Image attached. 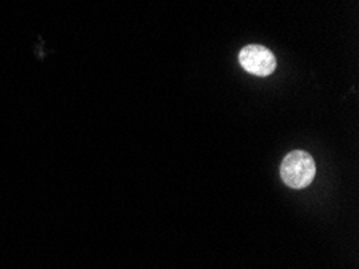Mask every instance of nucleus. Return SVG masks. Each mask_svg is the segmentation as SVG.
<instances>
[{
	"label": "nucleus",
	"instance_id": "1",
	"mask_svg": "<svg viewBox=\"0 0 359 269\" xmlns=\"http://www.w3.org/2000/svg\"><path fill=\"white\" fill-rule=\"evenodd\" d=\"M316 176L313 157L303 150H293L280 164V178L292 189H304Z\"/></svg>",
	"mask_w": 359,
	"mask_h": 269
},
{
	"label": "nucleus",
	"instance_id": "2",
	"mask_svg": "<svg viewBox=\"0 0 359 269\" xmlns=\"http://www.w3.org/2000/svg\"><path fill=\"white\" fill-rule=\"evenodd\" d=\"M238 62L247 73L255 76L273 74L277 67L274 53L264 46H257V44L243 47L238 53Z\"/></svg>",
	"mask_w": 359,
	"mask_h": 269
}]
</instances>
